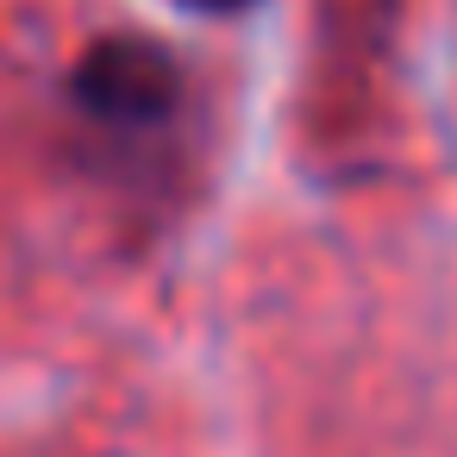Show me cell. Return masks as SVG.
I'll list each match as a JSON object with an SVG mask.
<instances>
[{
  "instance_id": "1",
  "label": "cell",
  "mask_w": 457,
  "mask_h": 457,
  "mask_svg": "<svg viewBox=\"0 0 457 457\" xmlns=\"http://www.w3.org/2000/svg\"><path fill=\"white\" fill-rule=\"evenodd\" d=\"M70 107H76V120L95 138L151 151V145L176 138L182 107H188V76H182V63L157 38L113 32V38H95L76 57V70H70Z\"/></svg>"
},
{
  "instance_id": "2",
  "label": "cell",
  "mask_w": 457,
  "mask_h": 457,
  "mask_svg": "<svg viewBox=\"0 0 457 457\" xmlns=\"http://www.w3.org/2000/svg\"><path fill=\"white\" fill-rule=\"evenodd\" d=\"M188 7H213L220 13V7H245V0H188Z\"/></svg>"
}]
</instances>
